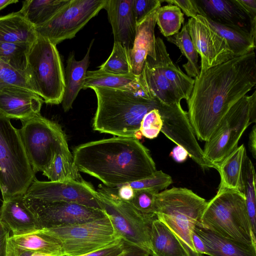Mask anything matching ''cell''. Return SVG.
I'll return each instance as SVG.
<instances>
[{
	"mask_svg": "<svg viewBox=\"0 0 256 256\" xmlns=\"http://www.w3.org/2000/svg\"><path fill=\"white\" fill-rule=\"evenodd\" d=\"M97 192L103 209L110 218L119 238L150 252L152 224L156 218L141 214L130 202L120 198L110 188L100 184Z\"/></svg>",
	"mask_w": 256,
	"mask_h": 256,
	"instance_id": "cell-11",
	"label": "cell"
},
{
	"mask_svg": "<svg viewBox=\"0 0 256 256\" xmlns=\"http://www.w3.org/2000/svg\"><path fill=\"white\" fill-rule=\"evenodd\" d=\"M236 1L248 16L251 22L256 24V0H236Z\"/></svg>",
	"mask_w": 256,
	"mask_h": 256,
	"instance_id": "cell-45",
	"label": "cell"
},
{
	"mask_svg": "<svg viewBox=\"0 0 256 256\" xmlns=\"http://www.w3.org/2000/svg\"><path fill=\"white\" fill-rule=\"evenodd\" d=\"M10 231L0 222V256H6V242Z\"/></svg>",
	"mask_w": 256,
	"mask_h": 256,
	"instance_id": "cell-49",
	"label": "cell"
},
{
	"mask_svg": "<svg viewBox=\"0 0 256 256\" xmlns=\"http://www.w3.org/2000/svg\"><path fill=\"white\" fill-rule=\"evenodd\" d=\"M90 88L97 98L93 129L116 136L134 138L144 116L153 109H158L162 103L157 98L148 99L130 91L98 87Z\"/></svg>",
	"mask_w": 256,
	"mask_h": 256,
	"instance_id": "cell-3",
	"label": "cell"
},
{
	"mask_svg": "<svg viewBox=\"0 0 256 256\" xmlns=\"http://www.w3.org/2000/svg\"><path fill=\"white\" fill-rule=\"evenodd\" d=\"M199 223L196 226L194 231L202 240L206 254L210 256H256V246L221 236L202 226Z\"/></svg>",
	"mask_w": 256,
	"mask_h": 256,
	"instance_id": "cell-24",
	"label": "cell"
},
{
	"mask_svg": "<svg viewBox=\"0 0 256 256\" xmlns=\"http://www.w3.org/2000/svg\"><path fill=\"white\" fill-rule=\"evenodd\" d=\"M22 122L19 132L35 172H44L57 152L69 150L66 134L57 123L40 114Z\"/></svg>",
	"mask_w": 256,
	"mask_h": 256,
	"instance_id": "cell-9",
	"label": "cell"
},
{
	"mask_svg": "<svg viewBox=\"0 0 256 256\" xmlns=\"http://www.w3.org/2000/svg\"><path fill=\"white\" fill-rule=\"evenodd\" d=\"M150 252L138 246L126 243L124 250L116 256H149Z\"/></svg>",
	"mask_w": 256,
	"mask_h": 256,
	"instance_id": "cell-47",
	"label": "cell"
},
{
	"mask_svg": "<svg viewBox=\"0 0 256 256\" xmlns=\"http://www.w3.org/2000/svg\"><path fill=\"white\" fill-rule=\"evenodd\" d=\"M111 189L120 198L124 201L130 202L134 195V190L128 184H120Z\"/></svg>",
	"mask_w": 256,
	"mask_h": 256,
	"instance_id": "cell-46",
	"label": "cell"
},
{
	"mask_svg": "<svg viewBox=\"0 0 256 256\" xmlns=\"http://www.w3.org/2000/svg\"><path fill=\"white\" fill-rule=\"evenodd\" d=\"M74 163L80 172L114 188L142 180L156 170L149 150L134 138L114 136L76 147Z\"/></svg>",
	"mask_w": 256,
	"mask_h": 256,
	"instance_id": "cell-2",
	"label": "cell"
},
{
	"mask_svg": "<svg viewBox=\"0 0 256 256\" xmlns=\"http://www.w3.org/2000/svg\"><path fill=\"white\" fill-rule=\"evenodd\" d=\"M156 60L170 84L187 100L192 93L194 80L185 74L170 59L166 45L160 37L156 38Z\"/></svg>",
	"mask_w": 256,
	"mask_h": 256,
	"instance_id": "cell-25",
	"label": "cell"
},
{
	"mask_svg": "<svg viewBox=\"0 0 256 256\" xmlns=\"http://www.w3.org/2000/svg\"><path fill=\"white\" fill-rule=\"evenodd\" d=\"M207 20L210 26L226 40L234 58L244 56L254 50L256 38L250 34Z\"/></svg>",
	"mask_w": 256,
	"mask_h": 256,
	"instance_id": "cell-31",
	"label": "cell"
},
{
	"mask_svg": "<svg viewBox=\"0 0 256 256\" xmlns=\"http://www.w3.org/2000/svg\"><path fill=\"white\" fill-rule=\"evenodd\" d=\"M26 199L40 202H66L104 210L97 190L84 180L64 182L35 179L24 194Z\"/></svg>",
	"mask_w": 256,
	"mask_h": 256,
	"instance_id": "cell-13",
	"label": "cell"
},
{
	"mask_svg": "<svg viewBox=\"0 0 256 256\" xmlns=\"http://www.w3.org/2000/svg\"><path fill=\"white\" fill-rule=\"evenodd\" d=\"M200 224L224 238L256 246L243 192L218 191L204 209Z\"/></svg>",
	"mask_w": 256,
	"mask_h": 256,
	"instance_id": "cell-5",
	"label": "cell"
},
{
	"mask_svg": "<svg viewBox=\"0 0 256 256\" xmlns=\"http://www.w3.org/2000/svg\"><path fill=\"white\" fill-rule=\"evenodd\" d=\"M42 173L52 182L82 180L70 150L57 152L49 166Z\"/></svg>",
	"mask_w": 256,
	"mask_h": 256,
	"instance_id": "cell-32",
	"label": "cell"
},
{
	"mask_svg": "<svg viewBox=\"0 0 256 256\" xmlns=\"http://www.w3.org/2000/svg\"><path fill=\"white\" fill-rule=\"evenodd\" d=\"M93 87L130 91L150 100L156 98L148 89L142 74L137 76L132 73L114 74L100 70L87 71L82 89Z\"/></svg>",
	"mask_w": 256,
	"mask_h": 256,
	"instance_id": "cell-21",
	"label": "cell"
},
{
	"mask_svg": "<svg viewBox=\"0 0 256 256\" xmlns=\"http://www.w3.org/2000/svg\"><path fill=\"white\" fill-rule=\"evenodd\" d=\"M161 0H133V10L136 24L160 7Z\"/></svg>",
	"mask_w": 256,
	"mask_h": 256,
	"instance_id": "cell-42",
	"label": "cell"
},
{
	"mask_svg": "<svg viewBox=\"0 0 256 256\" xmlns=\"http://www.w3.org/2000/svg\"><path fill=\"white\" fill-rule=\"evenodd\" d=\"M186 29L200 56V73L234 58L226 40L210 24L204 16L190 18Z\"/></svg>",
	"mask_w": 256,
	"mask_h": 256,
	"instance_id": "cell-15",
	"label": "cell"
},
{
	"mask_svg": "<svg viewBox=\"0 0 256 256\" xmlns=\"http://www.w3.org/2000/svg\"><path fill=\"white\" fill-rule=\"evenodd\" d=\"M25 74L34 92L45 103H62L65 84L59 52L56 45L38 34L30 47Z\"/></svg>",
	"mask_w": 256,
	"mask_h": 256,
	"instance_id": "cell-7",
	"label": "cell"
},
{
	"mask_svg": "<svg viewBox=\"0 0 256 256\" xmlns=\"http://www.w3.org/2000/svg\"><path fill=\"white\" fill-rule=\"evenodd\" d=\"M170 155L176 162H182L186 160L188 152L182 147L176 146L172 149Z\"/></svg>",
	"mask_w": 256,
	"mask_h": 256,
	"instance_id": "cell-48",
	"label": "cell"
},
{
	"mask_svg": "<svg viewBox=\"0 0 256 256\" xmlns=\"http://www.w3.org/2000/svg\"><path fill=\"white\" fill-rule=\"evenodd\" d=\"M192 242L196 250L199 254H206V248L202 239L194 231L192 234Z\"/></svg>",
	"mask_w": 256,
	"mask_h": 256,
	"instance_id": "cell-51",
	"label": "cell"
},
{
	"mask_svg": "<svg viewBox=\"0 0 256 256\" xmlns=\"http://www.w3.org/2000/svg\"><path fill=\"white\" fill-rule=\"evenodd\" d=\"M33 252L30 250H24L20 252L18 256H31Z\"/></svg>",
	"mask_w": 256,
	"mask_h": 256,
	"instance_id": "cell-53",
	"label": "cell"
},
{
	"mask_svg": "<svg viewBox=\"0 0 256 256\" xmlns=\"http://www.w3.org/2000/svg\"><path fill=\"white\" fill-rule=\"evenodd\" d=\"M19 130L0 115V190L3 200L24 195L36 179Z\"/></svg>",
	"mask_w": 256,
	"mask_h": 256,
	"instance_id": "cell-6",
	"label": "cell"
},
{
	"mask_svg": "<svg viewBox=\"0 0 256 256\" xmlns=\"http://www.w3.org/2000/svg\"><path fill=\"white\" fill-rule=\"evenodd\" d=\"M31 256H56L50 254L41 253V252H33Z\"/></svg>",
	"mask_w": 256,
	"mask_h": 256,
	"instance_id": "cell-54",
	"label": "cell"
},
{
	"mask_svg": "<svg viewBox=\"0 0 256 256\" xmlns=\"http://www.w3.org/2000/svg\"><path fill=\"white\" fill-rule=\"evenodd\" d=\"M18 0H0V10L5 8L8 6L18 2Z\"/></svg>",
	"mask_w": 256,
	"mask_h": 256,
	"instance_id": "cell-52",
	"label": "cell"
},
{
	"mask_svg": "<svg viewBox=\"0 0 256 256\" xmlns=\"http://www.w3.org/2000/svg\"><path fill=\"white\" fill-rule=\"evenodd\" d=\"M150 251L152 256H188L176 236L157 218L152 224Z\"/></svg>",
	"mask_w": 256,
	"mask_h": 256,
	"instance_id": "cell-28",
	"label": "cell"
},
{
	"mask_svg": "<svg viewBox=\"0 0 256 256\" xmlns=\"http://www.w3.org/2000/svg\"><path fill=\"white\" fill-rule=\"evenodd\" d=\"M158 192L152 190H134L133 198L130 202L144 215L157 218L155 214L156 196Z\"/></svg>",
	"mask_w": 256,
	"mask_h": 256,
	"instance_id": "cell-39",
	"label": "cell"
},
{
	"mask_svg": "<svg viewBox=\"0 0 256 256\" xmlns=\"http://www.w3.org/2000/svg\"><path fill=\"white\" fill-rule=\"evenodd\" d=\"M194 80L187 114L197 139L206 142L230 108L256 86L254 50L200 72Z\"/></svg>",
	"mask_w": 256,
	"mask_h": 256,
	"instance_id": "cell-1",
	"label": "cell"
},
{
	"mask_svg": "<svg viewBox=\"0 0 256 256\" xmlns=\"http://www.w3.org/2000/svg\"><path fill=\"white\" fill-rule=\"evenodd\" d=\"M99 70L114 74L131 73L128 52L121 43L114 42L112 52L106 61L99 66Z\"/></svg>",
	"mask_w": 256,
	"mask_h": 256,
	"instance_id": "cell-37",
	"label": "cell"
},
{
	"mask_svg": "<svg viewBox=\"0 0 256 256\" xmlns=\"http://www.w3.org/2000/svg\"><path fill=\"white\" fill-rule=\"evenodd\" d=\"M24 250L64 256L60 242L42 230L21 235H12L8 238L6 256H18Z\"/></svg>",
	"mask_w": 256,
	"mask_h": 256,
	"instance_id": "cell-22",
	"label": "cell"
},
{
	"mask_svg": "<svg viewBox=\"0 0 256 256\" xmlns=\"http://www.w3.org/2000/svg\"><path fill=\"white\" fill-rule=\"evenodd\" d=\"M32 44L0 42V60L25 74L28 54Z\"/></svg>",
	"mask_w": 256,
	"mask_h": 256,
	"instance_id": "cell-36",
	"label": "cell"
},
{
	"mask_svg": "<svg viewBox=\"0 0 256 256\" xmlns=\"http://www.w3.org/2000/svg\"><path fill=\"white\" fill-rule=\"evenodd\" d=\"M0 222L12 235H21L42 230L34 213L19 195L3 200L0 208Z\"/></svg>",
	"mask_w": 256,
	"mask_h": 256,
	"instance_id": "cell-20",
	"label": "cell"
},
{
	"mask_svg": "<svg viewBox=\"0 0 256 256\" xmlns=\"http://www.w3.org/2000/svg\"><path fill=\"white\" fill-rule=\"evenodd\" d=\"M166 38L168 42L176 45L186 58L188 62L182 66L188 76L194 78L198 76L200 72L198 53L188 34L186 24L180 32Z\"/></svg>",
	"mask_w": 256,
	"mask_h": 256,
	"instance_id": "cell-33",
	"label": "cell"
},
{
	"mask_svg": "<svg viewBox=\"0 0 256 256\" xmlns=\"http://www.w3.org/2000/svg\"><path fill=\"white\" fill-rule=\"evenodd\" d=\"M242 181L243 193L245 196L246 208L250 219L252 232L256 235V176L253 164L247 154L246 156L243 164Z\"/></svg>",
	"mask_w": 256,
	"mask_h": 256,
	"instance_id": "cell-34",
	"label": "cell"
},
{
	"mask_svg": "<svg viewBox=\"0 0 256 256\" xmlns=\"http://www.w3.org/2000/svg\"><path fill=\"white\" fill-rule=\"evenodd\" d=\"M156 20L160 32L168 38L179 32L184 18L178 7L168 4L156 10Z\"/></svg>",
	"mask_w": 256,
	"mask_h": 256,
	"instance_id": "cell-35",
	"label": "cell"
},
{
	"mask_svg": "<svg viewBox=\"0 0 256 256\" xmlns=\"http://www.w3.org/2000/svg\"><path fill=\"white\" fill-rule=\"evenodd\" d=\"M256 92L246 95L224 116L202 150L206 158L216 166L238 148L246 128L256 122ZM217 169V168H216Z\"/></svg>",
	"mask_w": 256,
	"mask_h": 256,
	"instance_id": "cell-8",
	"label": "cell"
},
{
	"mask_svg": "<svg viewBox=\"0 0 256 256\" xmlns=\"http://www.w3.org/2000/svg\"><path fill=\"white\" fill-rule=\"evenodd\" d=\"M42 228L75 224L104 217V210L66 202H40L24 198Z\"/></svg>",
	"mask_w": 256,
	"mask_h": 256,
	"instance_id": "cell-14",
	"label": "cell"
},
{
	"mask_svg": "<svg viewBox=\"0 0 256 256\" xmlns=\"http://www.w3.org/2000/svg\"><path fill=\"white\" fill-rule=\"evenodd\" d=\"M146 85L156 98L168 105L180 104V95L170 84L156 60L148 56L142 74Z\"/></svg>",
	"mask_w": 256,
	"mask_h": 256,
	"instance_id": "cell-26",
	"label": "cell"
},
{
	"mask_svg": "<svg viewBox=\"0 0 256 256\" xmlns=\"http://www.w3.org/2000/svg\"><path fill=\"white\" fill-rule=\"evenodd\" d=\"M43 100L22 88L9 86L0 90V115L22 122L40 114Z\"/></svg>",
	"mask_w": 256,
	"mask_h": 256,
	"instance_id": "cell-17",
	"label": "cell"
},
{
	"mask_svg": "<svg viewBox=\"0 0 256 256\" xmlns=\"http://www.w3.org/2000/svg\"><path fill=\"white\" fill-rule=\"evenodd\" d=\"M106 0H69L48 21L35 28L38 34L56 45L74 38L102 8Z\"/></svg>",
	"mask_w": 256,
	"mask_h": 256,
	"instance_id": "cell-12",
	"label": "cell"
},
{
	"mask_svg": "<svg viewBox=\"0 0 256 256\" xmlns=\"http://www.w3.org/2000/svg\"><path fill=\"white\" fill-rule=\"evenodd\" d=\"M162 121L160 112L154 108L146 114L140 122V131L148 139L156 138L161 131Z\"/></svg>",
	"mask_w": 256,
	"mask_h": 256,
	"instance_id": "cell-41",
	"label": "cell"
},
{
	"mask_svg": "<svg viewBox=\"0 0 256 256\" xmlns=\"http://www.w3.org/2000/svg\"><path fill=\"white\" fill-rule=\"evenodd\" d=\"M69 0H26L20 12L34 28L48 21Z\"/></svg>",
	"mask_w": 256,
	"mask_h": 256,
	"instance_id": "cell-30",
	"label": "cell"
},
{
	"mask_svg": "<svg viewBox=\"0 0 256 256\" xmlns=\"http://www.w3.org/2000/svg\"><path fill=\"white\" fill-rule=\"evenodd\" d=\"M178 7L188 17L196 18L198 15L203 16L195 0H161ZM183 13V14H184Z\"/></svg>",
	"mask_w": 256,
	"mask_h": 256,
	"instance_id": "cell-43",
	"label": "cell"
},
{
	"mask_svg": "<svg viewBox=\"0 0 256 256\" xmlns=\"http://www.w3.org/2000/svg\"><path fill=\"white\" fill-rule=\"evenodd\" d=\"M246 150L244 144L234 150L217 166L220 176L218 191L232 190L243 192L242 168Z\"/></svg>",
	"mask_w": 256,
	"mask_h": 256,
	"instance_id": "cell-29",
	"label": "cell"
},
{
	"mask_svg": "<svg viewBox=\"0 0 256 256\" xmlns=\"http://www.w3.org/2000/svg\"><path fill=\"white\" fill-rule=\"evenodd\" d=\"M126 245V242L119 239L104 248L82 256H116L124 250Z\"/></svg>",
	"mask_w": 256,
	"mask_h": 256,
	"instance_id": "cell-44",
	"label": "cell"
},
{
	"mask_svg": "<svg viewBox=\"0 0 256 256\" xmlns=\"http://www.w3.org/2000/svg\"><path fill=\"white\" fill-rule=\"evenodd\" d=\"M203 16L220 24L240 30L256 38V24L236 0H195Z\"/></svg>",
	"mask_w": 256,
	"mask_h": 256,
	"instance_id": "cell-16",
	"label": "cell"
},
{
	"mask_svg": "<svg viewBox=\"0 0 256 256\" xmlns=\"http://www.w3.org/2000/svg\"><path fill=\"white\" fill-rule=\"evenodd\" d=\"M205 199L184 188L174 187L156 194L155 214L176 236L188 256H202L195 250L192 234L208 204Z\"/></svg>",
	"mask_w": 256,
	"mask_h": 256,
	"instance_id": "cell-4",
	"label": "cell"
},
{
	"mask_svg": "<svg viewBox=\"0 0 256 256\" xmlns=\"http://www.w3.org/2000/svg\"><path fill=\"white\" fill-rule=\"evenodd\" d=\"M248 146L254 158H256V126L254 124L248 136Z\"/></svg>",
	"mask_w": 256,
	"mask_h": 256,
	"instance_id": "cell-50",
	"label": "cell"
},
{
	"mask_svg": "<svg viewBox=\"0 0 256 256\" xmlns=\"http://www.w3.org/2000/svg\"><path fill=\"white\" fill-rule=\"evenodd\" d=\"M172 182L170 176L162 170H156L148 178L127 184L134 190H152L159 192L166 188Z\"/></svg>",
	"mask_w": 256,
	"mask_h": 256,
	"instance_id": "cell-40",
	"label": "cell"
},
{
	"mask_svg": "<svg viewBox=\"0 0 256 256\" xmlns=\"http://www.w3.org/2000/svg\"><path fill=\"white\" fill-rule=\"evenodd\" d=\"M94 40L90 42L84 58L76 60L74 52L70 53L64 74V90L62 99V106L64 112L68 111L80 91L82 89L87 69L90 63V54Z\"/></svg>",
	"mask_w": 256,
	"mask_h": 256,
	"instance_id": "cell-23",
	"label": "cell"
},
{
	"mask_svg": "<svg viewBox=\"0 0 256 256\" xmlns=\"http://www.w3.org/2000/svg\"><path fill=\"white\" fill-rule=\"evenodd\" d=\"M156 10L136 24L133 46L128 52L131 73L135 76H138L142 74L148 56L156 59Z\"/></svg>",
	"mask_w": 256,
	"mask_h": 256,
	"instance_id": "cell-19",
	"label": "cell"
},
{
	"mask_svg": "<svg viewBox=\"0 0 256 256\" xmlns=\"http://www.w3.org/2000/svg\"><path fill=\"white\" fill-rule=\"evenodd\" d=\"M104 8L112 26L114 42L121 43L128 52L132 48L136 26L133 0H106Z\"/></svg>",
	"mask_w": 256,
	"mask_h": 256,
	"instance_id": "cell-18",
	"label": "cell"
},
{
	"mask_svg": "<svg viewBox=\"0 0 256 256\" xmlns=\"http://www.w3.org/2000/svg\"><path fill=\"white\" fill-rule=\"evenodd\" d=\"M9 86L22 88L34 93L24 74L0 60V90Z\"/></svg>",
	"mask_w": 256,
	"mask_h": 256,
	"instance_id": "cell-38",
	"label": "cell"
},
{
	"mask_svg": "<svg viewBox=\"0 0 256 256\" xmlns=\"http://www.w3.org/2000/svg\"><path fill=\"white\" fill-rule=\"evenodd\" d=\"M42 230L60 242L64 256H82L121 239L107 214L92 221Z\"/></svg>",
	"mask_w": 256,
	"mask_h": 256,
	"instance_id": "cell-10",
	"label": "cell"
},
{
	"mask_svg": "<svg viewBox=\"0 0 256 256\" xmlns=\"http://www.w3.org/2000/svg\"><path fill=\"white\" fill-rule=\"evenodd\" d=\"M37 38L34 26L20 11L0 16V42L32 44Z\"/></svg>",
	"mask_w": 256,
	"mask_h": 256,
	"instance_id": "cell-27",
	"label": "cell"
}]
</instances>
